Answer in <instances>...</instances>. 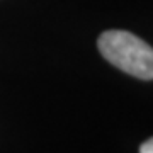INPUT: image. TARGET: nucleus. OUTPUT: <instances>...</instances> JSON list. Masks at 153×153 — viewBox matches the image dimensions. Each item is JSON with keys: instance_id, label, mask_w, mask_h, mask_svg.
<instances>
[{"instance_id": "nucleus-1", "label": "nucleus", "mask_w": 153, "mask_h": 153, "mask_svg": "<svg viewBox=\"0 0 153 153\" xmlns=\"http://www.w3.org/2000/svg\"><path fill=\"white\" fill-rule=\"evenodd\" d=\"M97 48L105 60L140 80H153V48L129 31H105Z\"/></svg>"}, {"instance_id": "nucleus-2", "label": "nucleus", "mask_w": 153, "mask_h": 153, "mask_svg": "<svg viewBox=\"0 0 153 153\" xmlns=\"http://www.w3.org/2000/svg\"><path fill=\"white\" fill-rule=\"evenodd\" d=\"M140 153H153V138L146 140V141L140 146Z\"/></svg>"}]
</instances>
